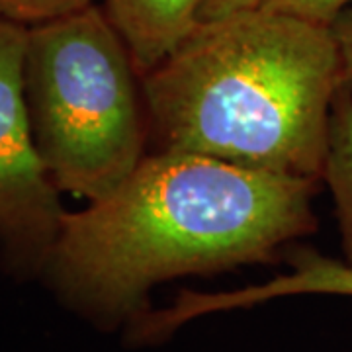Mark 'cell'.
<instances>
[{"mask_svg":"<svg viewBox=\"0 0 352 352\" xmlns=\"http://www.w3.org/2000/svg\"><path fill=\"white\" fill-rule=\"evenodd\" d=\"M288 272L239 289L198 292L180 289L166 307L143 315L133 325V340L143 349L170 340L184 325L215 314L251 309L292 296H342L352 298V266L311 247H289L284 258Z\"/></svg>","mask_w":352,"mask_h":352,"instance_id":"cell-5","label":"cell"},{"mask_svg":"<svg viewBox=\"0 0 352 352\" xmlns=\"http://www.w3.org/2000/svg\"><path fill=\"white\" fill-rule=\"evenodd\" d=\"M24 98L61 194L100 200L149 153L141 75L98 2L28 28Z\"/></svg>","mask_w":352,"mask_h":352,"instance_id":"cell-3","label":"cell"},{"mask_svg":"<svg viewBox=\"0 0 352 352\" xmlns=\"http://www.w3.org/2000/svg\"><path fill=\"white\" fill-rule=\"evenodd\" d=\"M323 182L335 204L342 261L352 266V92L346 85L333 102Z\"/></svg>","mask_w":352,"mask_h":352,"instance_id":"cell-7","label":"cell"},{"mask_svg":"<svg viewBox=\"0 0 352 352\" xmlns=\"http://www.w3.org/2000/svg\"><path fill=\"white\" fill-rule=\"evenodd\" d=\"M204 0H100L141 76L170 57L200 25Z\"/></svg>","mask_w":352,"mask_h":352,"instance_id":"cell-6","label":"cell"},{"mask_svg":"<svg viewBox=\"0 0 352 352\" xmlns=\"http://www.w3.org/2000/svg\"><path fill=\"white\" fill-rule=\"evenodd\" d=\"M92 2L96 0H0V18L30 28L80 10Z\"/></svg>","mask_w":352,"mask_h":352,"instance_id":"cell-8","label":"cell"},{"mask_svg":"<svg viewBox=\"0 0 352 352\" xmlns=\"http://www.w3.org/2000/svg\"><path fill=\"white\" fill-rule=\"evenodd\" d=\"M335 38L339 41L340 57H342V73H344V85L352 92V6L337 16V20L331 24Z\"/></svg>","mask_w":352,"mask_h":352,"instance_id":"cell-10","label":"cell"},{"mask_svg":"<svg viewBox=\"0 0 352 352\" xmlns=\"http://www.w3.org/2000/svg\"><path fill=\"white\" fill-rule=\"evenodd\" d=\"M25 36L0 18V268L20 282L39 280L67 212L25 110Z\"/></svg>","mask_w":352,"mask_h":352,"instance_id":"cell-4","label":"cell"},{"mask_svg":"<svg viewBox=\"0 0 352 352\" xmlns=\"http://www.w3.org/2000/svg\"><path fill=\"white\" fill-rule=\"evenodd\" d=\"M342 85L331 25L263 6L200 22L141 76L149 145L323 182Z\"/></svg>","mask_w":352,"mask_h":352,"instance_id":"cell-2","label":"cell"},{"mask_svg":"<svg viewBox=\"0 0 352 352\" xmlns=\"http://www.w3.org/2000/svg\"><path fill=\"white\" fill-rule=\"evenodd\" d=\"M319 184L149 151L108 196L65 212L39 280L92 329L124 333L161 284L282 261L319 227Z\"/></svg>","mask_w":352,"mask_h":352,"instance_id":"cell-1","label":"cell"},{"mask_svg":"<svg viewBox=\"0 0 352 352\" xmlns=\"http://www.w3.org/2000/svg\"><path fill=\"white\" fill-rule=\"evenodd\" d=\"M263 4L264 0H204L200 8V22L217 20V18L241 12V10L261 8Z\"/></svg>","mask_w":352,"mask_h":352,"instance_id":"cell-11","label":"cell"},{"mask_svg":"<svg viewBox=\"0 0 352 352\" xmlns=\"http://www.w3.org/2000/svg\"><path fill=\"white\" fill-rule=\"evenodd\" d=\"M352 6V0H264L263 8L300 16L311 22L331 25L340 12Z\"/></svg>","mask_w":352,"mask_h":352,"instance_id":"cell-9","label":"cell"}]
</instances>
